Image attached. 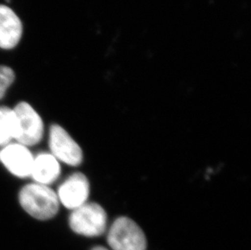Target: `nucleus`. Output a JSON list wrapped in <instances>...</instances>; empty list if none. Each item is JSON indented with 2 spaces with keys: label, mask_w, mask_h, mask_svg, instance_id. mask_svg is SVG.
<instances>
[{
  "label": "nucleus",
  "mask_w": 251,
  "mask_h": 250,
  "mask_svg": "<svg viewBox=\"0 0 251 250\" xmlns=\"http://www.w3.org/2000/svg\"><path fill=\"white\" fill-rule=\"evenodd\" d=\"M18 199L25 212L38 220H50L59 212L56 193L48 185L35 182L26 184L21 189Z\"/></svg>",
  "instance_id": "obj_1"
},
{
  "label": "nucleus",
  "mask_w": 251,
  "mask_h": 250,
  "mask_svg": "<svg viewBox=\"0 0 251 250\" xmlns=\"http://www.w3.org/2000/svg\"><path fill=\"white\" fill-rule=\"evenodd\" d=\"M17 135V119L13 109L0 106V147L12 142Z\"/></svg>",
  "instance_id": "obj_10"
},
{
  "label": "nucleus",
  "mask_w": 251,
  "mask_h": 250,
  "mask_svg": "<svg viewBox=\"0 0 251 250\" xmlns=\"http://www.w3.org/2000/svg\"><path fill=\"white\" fill-rule=\"evenodd\" d=\"M15 73L10 67L1 65L0 66V100L6 95L7 90L14 82Z\"/></svg>",
  "instance_id": "obj_11"
},
{
  "label": "nucleus",
  "mask_w": 251,
  "mask_h": 250,
  "mask_svg": "<svg viewBox=\"0 0 251 250\" xmlns=\"http://www.w3.org/2000/svg\"><path fill=\"white\" fill-rule=\"evenodd\" d=\"M107 243L113 250H146L147 241L142 228L128 217L116 219L110 226Z\"/></svg>",
  "instance_id": "obj_3"
},
{
  "label": "nucleus",
  "mask_w": 251,
  "mask_h": 250,
  "mask_svg": "<svg viewBox=\"0 0 251 250\" xmlns=\"http://www.w3.org/2000/svg\"><path fill=\"white\" fill-rule=\"evenodd\" d=\"M13 111L17 119L15 140L27 147L38 144L44 134V124L39 114L26 101L19 102Z\"/></svg>",
  "instance_id": "obj_4"
},
{
  "label": "nucleus",
  "mask_w": 251,
  "mask_h": 250,
  "mask_svg": "<svg viewBox=\"0 0 251 250\" xmlns=\"http://www.w3.org/2000/svg\"><path fill=\"white\" fill-rule=\"evenodd\" d=\"M69 222L75 233L87 237L100 236L107 230V213L100 204L87 201L72 210Z\"/></svg>",
  "instance_id": "obj_2"
},
{
  "label": "nucleus",
  "mask_w": 251,
  "mask_h": 250,
  "mask_svg": "<svg viewBox=\"0 0 251 250\" xmlns=\"http://www.w3.org/2000/svg\"><path fill=\"white\" fill-rule=\"evenodd\" d=\"M60 173V163L51 153H40L34 156L30 173L33 182L49 186L56 181Z\"/></svg>",
  "instance_id": "obj_9"
},
{
  "label": "nucleus",
  "mask_w": 251,
  "mask_h": 250,
  "mask_svg": "<svg viewBox=\"0 0 251 250\" xmlns=\"http://www.w3.org/2000/svg\"><path fill=\"white\" fill-rule=\"evenodd\" d=\"M34 156L28 147L11 142L0 150V163L11 174L19 178L30 177Z\"/></svg>",
  "instance_id": "obj_7"
},
{
  "label": "nucleus",
  "mask_w": 251,
  "mask_h": 250,
  "mask_svg": "<svg viewBox=\"0 0 251 250\" xmlns=\"http://www.w3.org/2000/svg\"><path fill=\"white\" fill-rule=\"evenodd\" d=\"M49 148L59 163L76 167L83 161V152L69 132L59 125H52L49 132Z\"/></svg>",
  "instance_id": "obj_5"
},
{
  "label": "nucleus",
  "mask_w": 251,
  "mask_h": 250,
  "mask_svg": "<svg viewBox=\"0 0 251 250\" xmlns=\"http://www.w3.org/2000/svg\"><path fill=\"white\" fill-rule=\"evenodd\" d=\"M91 250H107V248H105V247H102V246H96L95 248H93Z\"/></svg>",
  "instance_id": "obj_12"
},
{
  "label": "nucleus",
  "mask_w": 251,
  "mask_h": 250,
  "mask_svg": "<svg viewBox=\"0 0 251 250\" xmlns=\"http://www.w3.org/2000/svg\"><path fill=\"white\" fill-rule=\"evenodd\" d=\"M23 34V25L14 11L0 4V48L11 50L16 48Z\"/></svg>",
  "instance_id": "obj_8"
},
{
  "label": "nucleus",
  "mask_w": 251,
  "mask_h": 250,
  "mask_svg": "<svg viewBox=\"0 0 251 250\" xmlns=\"http://www.w3.org/2000/svg\"><path fill=\"white\" fill-rule=\"evenodd\" d=\"M90 182L83 173H76L69 175L58 189L56 194L59 204L74 210L87 202L90 196Z\"/></svg>",
  "instance_id": "obj_6"
}]
</instances>
